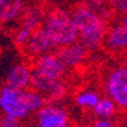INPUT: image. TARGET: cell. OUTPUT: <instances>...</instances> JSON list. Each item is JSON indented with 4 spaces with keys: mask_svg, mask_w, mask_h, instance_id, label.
I'll return each instance as SVG.
<instances>
[{
    "mask_svg": "<svg viewBox=\"0 0 127 127\" xmlns=\"http://www.w3.org/2000/svg\"><path fill=\"white\" fill-rule=\"evenodd\" d=\"M34 127H71L70 114L61 103H47L34 113Z\"/></svg>",
    "mask_w": 127,
    "mask_h": 127,
    "instance_id": "5b68a950",
    "label": "cell"
},
{
    "mask_svg": "<svg viewBox=\"0 0 127 127\" xmlns=\"http://www.w3.org/2000/svg\"><path fill=\"white\" fill-rule=\"evenodd\" d=\"M31 88L41 93L47 103H61L67 95V84L64 80H51L32 71Z\"/></svg>",
    "mask_w": 127,
    "mask_h": 127,
    "instance_id": "8992f818",
    "label": "cell"
},
{
    "mask_svg": "<svg viewBox=\"0 0 127 127\" xmlns=\"http://www.w3.org/2000/svg\"><path fill=\"white\" fill-rule=\"evenodd\" d=\"M123 65L122 66H125V67H127V51L125 52V54H123Z\"/></svg>",
    "mask_w": 127,
    "mask_h": 127,
    "instance_id": "44dd1931",
    "label": "cell"
},
{
    "mask_svg": "<svg viewBox=\"0 0 127 127\" xmlns=\"http://www.w3.org/2000/svg\"><path fill=\"white\" fill-rule=\"evenodd\" d=\"M43 14L39 9L37 8H31V9H24V12L20 17V23L19 26H23L28 28L31 32H34L36 29L41 28L43 24Z\"/></svg>",
    "mask_w": 127,
    "mask_h": 127,
    "instance_id": "5bb4252c",
    "label": "cell"
},
{
    "mask_svg": "<svg viewBox=\"0 0 127 127\" xmlns=\"http://www.w3.org/2000/svg\"><path fill=\"white\" fill-rule=\"evenodd\" d=\"M92 127H117L116 118H95Z\"/></svg>",
    "mask_w": 127,
    "mask_h": 127,
    "instance_id": "d6986e66",
    "label": "cell"
},
{
    "mask_svg": "<svg viewBox=\"0 0 127 127\" xmlns=\"http://www.w3.org/2000/svg\"><path fill=\"white\" fill-rule=\"evenodd\" d=\"M56 54L60 57V60L62 61V64L65 65V67L67 70H72V69L81 66L87 61L89 51L85 48V46L81 45L78 41L72 45L59 48L56 51Z\"/></svg>",
    "mask_w": 127,
    "mask_h": 127,
    "instance_id": "9c48e42d",
    "label": "cell"
},
{
    "mask_svg": "<svg viewBox=\"0 0 127 127\" xmlns=\"http://www.w3.org/2000/svg\"><path fill=\"white\" fill-rule=\"evenodd\" d=\"M70 15L78 31V41L88 51L98 50L108 31L107 20L85 4L76 6Z\"/></svg>",
    "mask_w": 127,
    "mask_h": 127,
    "instance_id": "6da1fadb",
    "label": "cell"
},
{
    "mask_svg": "<svg viewBox=\"0 0 127 127\" xmlns=\"http://www.w3.org/2000/svg\"><path fill=\"white\" fill-rule=\"evenodd\" d=\"M111 8L118 14H127V0H109Z\"/></svg>",
    "mask_w": 127,
    "mask_h": 127,
    "instance_id": "ac0fdd59",
    "label": "cell"
},
{
    "mask_svg": "<svg viewBox=\"0 0 127 127\" xmlns=\"http://www.w3.org/2000/svg\"><path fill=\"white\" fill-rule=\"evenodd\" d=\"M24 12V0H0V24L13 23Z\"/></svg>",
    "mask_w": 127,
    "mask_h": 127,
    "instance_id": "7c38bea8",
    "label": "cell"
},
{
    "mask_svg": "<svg viewBox=\"0 0 127 127\" xmlns=\"http://www.w3.org/2000/svg\"><path fill=\"white\" fill-rule=\"evenodd\" d=\"M126 127H127V116H126Z\"/></svg>",
    "mask_w": 127,
    "mask_h": 127,
    "instance_id": "cb8c5ba5",
    "label": "cell"
},
{
    "mask_svg": "<svg viewBox=\"0 0 127 127\" xmlns=\"http://www.w3.org/2000/svg\"><path fill=\"white\" fill-rule=\"evenodd\" d=\"M42 28L50 37L56 51L78 42V31L72 23L70 13L64 9H54L45 17Z\"/></svg>",
    "mask_w": 127,
    "mask_h": 127,
    "instance_id": "7a4b0ae2",
    "label": "cell"
},
{
    "mask_svg": "<svg viewBox=\"0 0 127 127\" xmlns=\"http://www.w3.org/2000/svg\"><path fill=\"white\" fill-rule=\"evenodd\" d=\"M0 127H20V121L3 114L0 117Z\"/></svg>",
    "mask_w": 127,
    "mask_h": 127,
    "instance_id": "ffe728a7",
    "label": "cell"
},
{
    "mask_svg": "<svg viewBox=\"0 0 127 127\" xmlns=\"http://www.w3.org/2000/svg\"><path fill=\"white\" fill-rule=\"evenodd\" d=\"M24 97H26V102H27V105H28V109H29L31 114L37 113L42 107H45L47 104V100L43 95L38 92H36L34 89H32V88H28V89L24 90Z\"/></svg>",
    "mask_w": 127,
    "mask_h": 127,
    "instance_id": "2e32d148",
    "label": "cell"
},
{
    "mask_svg": "<svg viewBox=\"0 0 127 127\" xmlns=\"http://www.w3.org/2000/svg\"><path fill=\"white\" fill-rule=\"evenodd\" d=\"M31 78H32V66L27 62H17L10 67L5 75V85L17 89L26 90L31 88Z\"/></svg>",
    "mask_w": 127,
    "mask_h": 127,
    "instance_id": "ba28073f",
    "label": "cell"
},
{
    "mask_svg": "<svg viewBox=\"0 0 127 127\" xmlns=\"http://www.w3.org/2000/svg\"><path fill=\"white\" fill-rule=\"evenodd\" d=\"M32 71L46 79L64 80V76L66 75L67 69L57 56L56 51H54L36 57L33 61V65H32Z\"/></svg>",
    "mask_w": 127,
    "mask_h": 127,
    "instance_id": "52a82bcc",
    "label": "cell"
},
{
    "mask_svg": "<svg viewBox=\"0 0 127 127\" xmlns=\"http://www.w3.org/2000/svg\"><path fill=\"white\" fill-rule=\"evenodd\" d=\"M122 23L127 27V14H125V15H123V22H122Z\"/></svg>",
    "mask_w": 127,
    "mask_h": 127,
    "instance_id": "7402d4cb",
    "label": "cell"
},
{
    "mask_svg": "<svg viewBox=\"0 0 127 127\" xmlns=\"http://www.w3.org/2000/svg\"><path fill=\"white\" fill-rule=\"evenodd\" d=\"M92 112L95 116V118H116L118 107L111 98L102 97Z\"/></svg>",
    "mask_w": 127,
    "mask_h": 127,
    "instance_id": "9a60e30c",
    "label": "cell"
},
{
    "mask_svg": "<svg viewBox=\"0 0 127 127\" xmlns=\"http://www.w3.org/2000/svg\"><path fill=\"white\" fill-rule=\"evenodd\" d=\"M32 33L33 32H31L28 28H26L23 26H18V28L13 33V41H14L15 46L19 48H24V46L27 45V42H28Z\"/></svg>",
    "mask_w": 127,
    "mask_h": 127,
    "instance_id": "e0dca14e",
    "label": "cell"
},
{
    "mask_svg": "<svg viewBox=\"0 0 127 127\" xmlns=\"http://www.w3.org/2000/svg\"><path fill=\"white\" fill-rule=\"evenodd\" d=\"M104 90L118 108L127 111V67L117 66L112 69L105 75Z\"/></svg>",
    "mask_w": 127,
    "mask_h": 127,
    "instance_id": "277c9868",
    "label": "cell"
},
{
    "mask_svg": "<svg viewBox=\"0 0 127 127\" xmlns=\"http://www.w3.org/2000/svg\"><path fill=\"white\" fill-rule=\"evenodd\" d=\"M103 45L109 52L123 55L127 51V27L123 23L113 24L108 28Z\"/></svg>",
    "mask_w": 127,
    "mask_h": 127,
    "instance_id": "8fae6325",
    "label": "cell"
},
{
    "mask_svg": "<svg viewBox=\"0 0 127 127\" xmlns=\"http://www.w3.org/2000/svg\"><path fill=\"white\" fill-rule=\"evenodd\" d=\"M100 94L94 89H83L78 92L74 97L75 104L79 108L85 111H93V108L97 105V103L100 99Z\"/></svg>",
    "mask_w": 127,
    "mask_h": 127,
    "instance_id": "4fadbf2b",
    "label": "cell"
},
{
    "mask_svg": "<svg viewBox=\"0 0 127 127\" xmlns=\"http://www.w3.org/2000/svg\"><path fill=\"white\" fill-rule=\"evenodd\" d=\"M0 112L4 116L22 121L29 117L24 90L12 89L6 85L0 88Z\"/></svg>",
    "mask_w": 127,
    "mask_h": 127,
    "instance_id": "3957f363",
    "label": "cell"
},
{
    "mask_svg": "<svg viewBox=\"0 0 127 127\" xmlns=\"http://www.w3.org/2000/svg\"><path fill=\"white\" fill-rule=\"evenodd\" d=\"M75 127H92V126H85V125H79V126H75Z\"/></svg>",
    "mask_w": 127,
    "mask_h": 127,
    "instance_id": "603a6c76",
    "label": "cell"
},
{
    "mask_svg": "<svg viewBox=\"0 0 127 127\" xmlns=\"http://www.w3.org/2000/svg\"><path fill=\"white\" fill-rule=\"evenodd\" d=\"M23 50L26 51V54L29 57H33V59H36L41 55H45L47 52L56 51L54 43L51 42L50 37L46 34L45 29L42 27L36 29L33 33L31 34L27 45L24 46Z\"/></svg>",
    "mask_w": 127,
    "mask_h": 127,
    "instance_id": "30bf717a",
    "label": "cell"
}]
</instances>
